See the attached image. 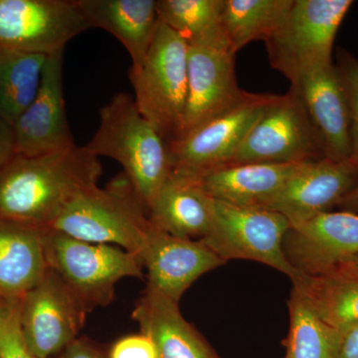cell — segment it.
Instances as JSON below:
<instances>
[{"mask_svg": "<svg viewBox=\"0 0 358 358\" xmlns=\"http://www.w3.org/2000/svg\"><path fill=\"white\" fill-rule=\"evenodd\" d=\"M22 298H0V358H37L26 343L20 326Z\"/></svg>", "mask_w": 358, "mask_h": 358, "instance_id": "obj_28", "label": "cell"}, {"mask_svg": "<svg viewBox=\"0 0 358 358\" xmlns=\"http://www.w3.org/2000/svg\"><path fill=\"white\" fill-rule=\"evenodd\" d=\"M47 58L0 48V117L11 126L38 93Z\"/></svg>", "mask_w": 358, "mask_h": 358, "instance_id": "obj_25", "label": "cell"}, {"mask_svg": "<svg viewBox=\"0 0 358 358\" xmlns=\"http://www.w3.org/2000/svg\"><path fill=\"white\" fill-rule=\"evenodd\" d=\"M90 28H100L121 42L131 59L129 70L143 64L159 20L155 0H78Z\"/></svg>", "mask_w": 358, "mask_h": 358, "instance_id": "obj_20", "label": "cell"}, {"mask_svg": "<svg viewBox=\"0 0 358 358\" xmlns=\"http://www.w3.org/2000/svg\"><path fill=\"white\" fill-rule=\"evenodd\" d=\"M338 206L343 211L358 214V181L348 194L341 200Z\"/></svg>", "mask_w": 358, "mask_h": 358, "instance_id": "obj_34", "label": "cell"}, {"mask_svg": "<svg viewBox=\"0 0 358 358\" xmlns=\"http://www.w3.org/2000/svg\"><path fill=\"white\" fill-rule=\"evenodd\" d=\"M85 147L117 160L148 209L171 171L169 145L128 93L115 94L101 108L98 129Z\"/></svg>", "mask_w": 358, "mask_h": 358, "instance_id": "obj_2", "label": "cell"}, {"mask_svg": "<svg viewBox=\"0 0 358 358\" xmlns=\"http://www.w3.org/2000/svg\"><path fill=\"white\" fill-rule=\"evenodd\" d=\"M291 88L300 96L322 138L324 157L334 162L352 159L350 108L336 66H320Z\"/></svg>", "mask_w": 358, "mask_h": 358, "instance_id": "obj_17", "label": "cell"}, {"mask_svg": "<svg viewBox=\"0 0 358 358\" xmlns=\"http://www.w3.org/2000/svg\"><path fill=\"white\" fill-rule=\"evenodd\" d=\"M54 358H108V353L88 338H79Z\"/></svg>", "mask_w": 358, "mask_h": 358, "instance_id": "obj_31", "label": "cell"}, {"mask_svg": "<svg viewBox=\"0 0 358 358\" xmlns=\"http://www.w3.org/2000/svg\"><path fill=\"white\" fill-rule=\"evenodd\" d=\"M292 282L329 326L341 333L358 326V274L339 270L322 275H298Z\"/></svg>", "mask_w": 358, "mask_h": 358, "instance_id": "obj_23", "label": "cell"}, {"mask_svg": "<svg viewBox=\"0 0 358 358\" xmlns=\"http://www.w3.org/2000/svg\"><path fill=\"white\" fill-rule=\"evenodd\" d=\"M352 6V0H294L282 24L265 41L273 69L293 85L333 63L334 40Z\"/></svg>", "mask_w": 358, "mask_h": 358, "instance_id": "obj_5", "label": "cell"}, {"mask_svg": "<svg viewBox=\"0 0 358 358\" xmlns=\"http://www.w3.org/2000/svg\"><path fill=\"white\" fill-rule=\"evenodd\" d=\"M152 226L147 206L122 173L103 188L95 185L85 190L47 228L141 257Z\"/></svg>", "mask_w": 358, "mask_h": 358, "instance_id": "obj_3", "label": "cell"}, {"mask_svg": "<svg viewBox=\"0 0 358 358\" xmlns=\"http://www.w3.org/2000/svg\"><path fill=\"white\" fill-rule=\"evenodd\" d=\"M214 199L199 176L171 171L148 209L157 228L186 239H203L213 221Z\"/></svg>", "mask_w": 358, "mask_h": 358, "instance_id": "obj_18", "label": "cell"}, {"mask_svg": "<svg viewBox=\"0 0 358 358\" xmlns=\"http://www.w3.org/2000/svg\"><path fill=\"white\" fill-rule=\"evenodd\" d=\"M78 0H0V48L50 56L89 29Z\"/></svg>", "mask_w": 358, "mask_h": 358, "instance_id": "obj_10", "label": "cell"}, {"mask_svg": "<svg viewBox=\"0 0 358 358\" xmlns=\"http://www.w3.org/2000/svg\"><path fill=\"white\" fill-rule=\"evenodd\" d=\"M45 254L48 268L83 301L90 312L114 300L115 285L124 278L143 277L141 257L121 247L94 244L47 228Z\"/></svg>", "mask_w": 358, "mask_h": 358, "instance_id": "obj_6", "label": "cell"}, {"mask_svg": "<svg viewBox=\"0 0 358 358\" xmlns=\"http://www.w3.org/2000/svg\"><path fill=\"white\" fill-rule=\"evenodd\" d=\"M225 0H159L157 17L180 35L187 44L196 42L226 43L222 31Z\"/></svg>", "mask_w": 358, "mask_h": 358, "instance_id": "obj_27", "label": "cell"}, {"mask_svg": "<svg viewBox=\"0 0 358 358\" xmlns=\"http://www.w3.org/2000/svg\"><path fill=\"white\" fill-rule=\"evenodd\" d=\"M289 228L288 219L266 207L240 206L214 199L213 221L202 240L225 263L255 261L293 280L298 273L284 252V240Z\"/></svg>", "mask_w": 358, "mask_h": 358, "instance_id": "obj_7", "label": "cell"}, {"mask_svg": "<svg viewBox=\"0 0 358 358\" xmlns=\"http://www.w3.org/2000/svg\"><path fill=\"white\" fill-rule=\"evenodd\" d=\"M338 358H358V326L343 333Z\"/></svg>", "mask_w": 358, "mask_h": 358, "instance_id": "obj_33", "label": "cell"}, {"mask_svg": "<svg viewBox=\"0 0 358 358\" xmlns=\"http://www.w3.org/2000/svg\"><path fill=\"white\" fill-rule=\"evenodd\" d=\"M284 252L298 275H322L341 270L358 254V214L327 211L291 226Z\"/></svg>", "mask_w": 358, "mask_h": 358, "instance_id": "obj_13", "label": "cell"}, {"mask_svg": "<svg viewBox=\"0 0 358 358\" xmlns=\"http://www.w3.org/2000/svg\"><path fill=\"white\" fill-rule=\"evenodd\" d=\"M159 358H218L203 336L181 315L178 303L145 289L133 312Z\"/></svg>", "mask_w": 358, "mask_h": 358, "instance_id": "obj_21", "label": "cell"}, {"mask_svg": "<svg viewBox=\"0 0 358 358\" xmlns=\"http://www.w3.org/2000/svg\"><path fill=\"white\" fill-rule=\"evenodd\" d=\"M341 270L348 271V272H352L355 273V274H358V254L357 256L353 257L352 260L348 261V262L346 263L345 265L341 268Z\"/></svg>", "mask_w": 358, "mask_h": 358, "instance_id": "obj_35", "label": "cell"}, {"mask_svg": "<svg viewBox=\"0 0 358 358\" xmlns=\"http://www.w3.org/2000/svg\"><path fill=\"white\" fill-rule=\"evenodd\" d=\"M46 229L0 216V298H23L43 279Z\"/></svg>", "mask_w": 358, "mask_h": 358, "instance_id": "obj_19", "label": "cell"}, {"mask_svg": "<svg viewBox=\"0 0 358 358\" xmlns=\"http://www.w3.org/2000/svg\"><path fill=\"white\" fill-rule=\"evenodd\" d=\"M188 44L159 22L141 67L129 70L134 102L167 145L182 134L187 98Z\"/></svg>", "mask_w": 358, "mask_h": 358, "instance_id": "obj_4", "label": "cell"}, {"mask_svg": "<svg viewBox=\"0 0 358 358\" xmlns=\"http://www.w3.org/2000/svg\"><path fill=\"white\" fill-rule=\"evenodd\" d=\"M274 96L247 93L236 107L169 143L171 171L201 176L227 166Z\"/></svg>", "mask_w": 358, "mask_h": 358, "instance_id": "obj_9", "label": "cell"}, {"mask_svg": "<svg viewBox=\"0 0 358 358\" xmlns=\"http://www.w3.org/2000/svg\"><path fill=\"white\" fill-rule=\"evenodd\" d=\"M345 87L350 115L352 159L358 166V59L345 50H339L336 65Z\"/></svg>", "mask_w": 358, "mask_h": 358, "instance_id": "obj_29", "label": "cell"}, {"mask_svg": "<svg viewBox=\"0 0 358 358\" xmlns=\"http://www.w3.org/2000/svg\"><path fill=\"white\" fill-rule=\"evenodd\" d=\"M357 181L358 166L352 159L324 157L307 162L262 207L282 214L291 226L298 225L338 206Z\"/></svg>", "mask_w": 358, "mask_h": 358, "instance_id": "obj_15", "label": "cell"}, {"mask_svg": "<svg viewBox=\"0 0 358 358\" xmlns=\"http://www.w3.org/2000/svg\"><path fill=\"white\" fill-rule=\"evenodd\" d=\"M15 155L13 126L0 117V169Z\"/></svg>", "mask_w": 358, "mask_h": 358, "instance_id": "obj_32", "label": "cell"}, {"mask_svg": "<svg viewBox=\"0 0 358 358\" xmlns=\"http://www.w3.org/2000/svg\"><path fill=\"white\" fill-rule=\"evenodd\" d=\"M294 0H225L222 31L234 55L251 42L266 41L282 24Z\"/></svg>", "mask_w": 358, "mask_h": 358, "instance_id": "obj_24", "label": "cell"}, {"mask_svg": "<svg viewBox=\"0 0 358 358\" xmlns=\"http://www.w3.org/2000/svg\"><path fill=\"white\" fill-rule=\"evenodd\" d=\"M306 164H229L199 178L213 199L240 206H263Z\"/></svg>", "mask_w": 358, "mask_h": 358, "instance_id": "obj_22", "label": "cell"}, {"mask_svg": "<svg viewBox=\"0 0 358 358\" xmlns=\"http://www.w3.org/2000/svg\"><path fill=\"white\" fill-rule=\"evenodd\" d=\"M64 50L47 58L36 96L13 124L15 154L38 155L76 145L66 114Z\"/></svg>", "mask_w": 358, "mask_h": 358, "instance_id": "obj_14", "label": "cell"}, {"mask_svg": "<svg viewBox=\"0 0 358 358\" xmlns=\"http://www.w3.org/2000/svg\"><path fill=\"white\" fill-rule=\"evenodd\" d=\"M108 358H159L157 348L147 334L141 333L117 339L110 348Z\"/></svg>", "mask_w": 358, "mask_h": 358, "instance_id": "obj_30", "label": "cell"}, {"mask_svg": "<svg viewBox=\"0 0 358 358\" xmlns=\"http://www.w3.org/2000/svg\"><path fill=\"white\" fill-rule=\"evenodd\" d=\"M288 307L286 358H338L343 333L327 324L294 287Z\"/></svg>", "mask_w": 358, "mask_h": 358, "instance_id": "obj_26", "label": "cell"}, {"mask_svg": "<svg viewBox=\"0 0 358 358\" xmlns=\"http://www.w3.org/2000/svg\"><path fill=\"white\" fill-rule=\"evenodd\" d=\"M247 93L238 85L235 55L227 45L220 42L188 44L187 98L180 138L236 107Z\"/></svg>", "mask_w": 358, "mask_h": 358, "instance_id": "obj_12", "label": "cell"}, {"mask_svg": "<svg viewBox=\"0 0 358 358\" xmlns=\"http://www.w3.org/2000/svg\"><path fill=\"white\" fill-rule=\"evenodd\" d=\"M324 145L294 89L275 95L229 164H305L324 159Z\"/></svg>", "mask_w": 358, "mask_h": 358, "instance_id": "obj_8", "label": "cell"}, {"mask_svg": "<svg viewBox=\"0 0 358 358\" xmlns=\"http://www.w3.org/2000/svg\"><path fill=\"white\" fill-rule=\"evenodd\" d=\"M100 159L86 147L15 154L0 169V216L49 227L82 192L98 185Z\"/></svg>", "mask_w": 358, "mask_h": 358, "instance_id": "obj_1", "label": "cell"}, {"mask_svg": "<svg viewBox=\"0 0 358 358\" xmlns=\"http://www.w3.org/2000/svg\"><path fill=\"white\" fill-rule=\"evenodd\" d=\"M90 310L54 271L21 300L20 326L37 358H54L76 341Z\"/></svg>", "mask_w": 358, "mask_h": 358, "instance_id": "obj_11", "label": "cell"}, {"mask_svg": "<svg viewBox=\"0 0 358 358\" xmlns=\"http://www.w3.org/2000/svg\"><path fill=\"white\" fill-rule=\"evenodd\" d=\"M141 259L147 268V289L176 303L201 275L225 264L203 240L173 236L154 224Z\"/></svg>", "mask_w": 358, "mask_h": 358, "instance_id": "obj_16", "label": "cell"}]
</instances>
